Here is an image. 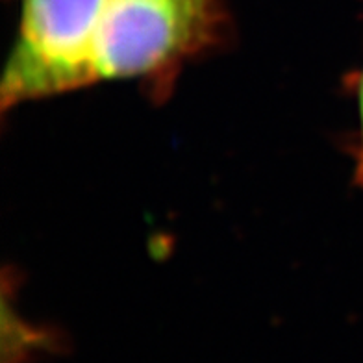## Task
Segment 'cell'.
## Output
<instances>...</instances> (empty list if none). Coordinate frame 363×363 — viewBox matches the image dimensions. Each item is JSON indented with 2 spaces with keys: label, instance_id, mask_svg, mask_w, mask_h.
<instances>
[{
  "label": "cell",
  "instance_id": "obj_2",
  "mask_svg": "<svg viewBox=\"0 0 363 363\" xmlns=\"http://www.w3.org/2000/svg\"><path fill=\"white\" fill-rule=\"evenodd\" d=\"M104 0H19L0 80L2 111L93 86V35Z\"/></svg>",
  "mask_w": 363,
  "mask_h": 363
},
{
  "label": "cell",
  "instance_id": "obj_3",
  "mask_svg": "<svg viewBox=\"0 0 363 363\" xmlns=\"http://www.w3.org/2000/svg\"><path fill=\"white\" fill-rule=\"evenodd\" d=\"M356 110H358V143H356V180L363 186V67L354 84Z\"/></svg>",
  "mask_w": 363,
  "mask_h": 363
},
{
  "label": "cell",
  "instance_id": "obj_1",
  "mask_svg": "<svg viewBox=\"0 0 363 363\" xmlns=\"http://www.w3.org/2000/svg\"><path fill=\"white\" fill-rule=\"evenodd\" d=\"M226 0H104L93 35V78L138 80L165 99L195 57L228 38Z\"/></svg>",
  "mask_w": 363,
  "mask_h": 363
}]
</instances>
